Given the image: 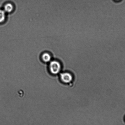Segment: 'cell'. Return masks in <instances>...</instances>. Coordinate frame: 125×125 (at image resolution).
Returning <instances> with one entry per match:
<instances>
[{
  "label": "cell",
  "instance_id": "6da1fadb",
  "mask_svg": "<svg viewBox=\"0 0 125 125\" xmlns=\"http://www.w3.org/2000/svg\"><path fill=\"white\" fill-rule=\"evenodd\" d=\"M61 63L58 61L54 60L51 61L50 62V70L53 74H58L61 70Z\"/></svg>",
  "mask_w": 125,
  "mask_h": 125
},
{
  "label": "cell",
  "instance_id": "8992f818",
  "mask_svg": "<svg viewBox=\"0 0 125 125\" xmlns=\"http://www.w3.org/2000/svg\"><path fill=\"white\" fill-rule=\"evenodd\" d=\"M115 1H116V2H120L121 1H122V0H114Z\"/></svg>",
  "mask_w": 125,
  "mask_h": 125
},
{
  "label": "cell",
  "instance_id": "5b68a950",
  "mask_svg": "<svg viewBox=\"0 0 125 125\" xmlns=\"http://www.w3.org/2000/svg\"><path fill=\"white\" fill-rule=\"evenodd\" d=\"M7 18L6 13L3 10L0 9V24L4 23Z\"/></svg>",
  "mask_w": 125,
  "mask_h": 125
},
{
  "label": "cell",
  "instance_id": "7a4b0ae2",
  "mask_svg": "<svg viewBox=\"0 0 125 125\" xmlns=\"http://www.w3.org/2000/svg\"><path fill=\"white\" fill-rule=\"evenodd\" d=\"M60 78L62 82L67 84L71 83L73 79V75L68 72H64L61 73Z\"/></svg>",
  "mask_w": 125,
  "mask_h": 125
},
{
  "label": "cell",
  "instance_id": "277c9868",
  "mask_svg": "<svg viewBox=\"0 0 125 125\" xmlns=\"http://www.w3.org/2000/svg\"><path fill=\"white\" fill-rule=\"evenodd\" d=\"M41 58L44 62H48L51 61V56L48 52H45L42 55Z\"/></svg>",
  "mask_w": 125,
  "mask_h": 125
},
{
  "label": "cell",
  "instance_id": "3957f363",
  "mask_svg": "<svg viewBox=\"0 0 125 125\" xmlns=\"http://www.w3.org/2000/svg\"><path fill=\"white\" fill-rule=\"evenodd\" d=\"M14 9V6L12 3H7L4 6L3 10L6 13H12Z\"/></svg>",
  "mask_w": 125,
  "mask_h": 125
}]
</instances>
